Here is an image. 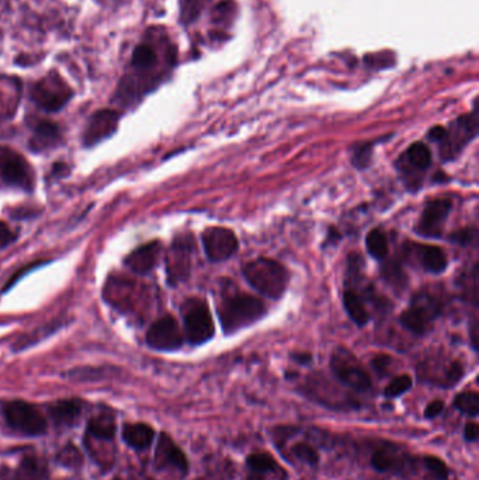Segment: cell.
Here are the masks:
<instances>
[{"label":"cell","mask_w":479,"mask_h":480,"mask_svg":"<svg viewBox=\"0 0 479 480\" xmlns=\"http://www.w3.org/2000/svg\"><path fill=\"white\" fill-rule=\"evenodd\" d=\"M242 273L247 284L254 288L263 297L271 300H280L289 287V271L287 268L267 257H257L247 261L242 267Z\"/></svg>","instance_id":"cell-1"},{"label":"cell","mask_w":479,"mask_h":480,"mask_svg":"<svg viewBox=\"0 0 479 480\" xmlns=\"http://www.w3.org/2000/svg\"><path fill=\"white\" fill-rule=\"evenodd\" d=\"M267 309L264 302L247 294H234L218 306V316L225 334H234L259 322Z\"/></svg>","instance_id":"cell-2"},{"label":"cell","mask_w":479,"mask_h":480,"mask_svg":"<svg viewBox=\"0 0 479 480\" xmlns=\"http://www.w3.org/2000/svg\"><path fill=\"white\" fill-rule=\"evenodd\" d=\"M443 312V302L429 291H419L411 300L405 312H402L401 324L414 334L423 336L427 333L434 320Z\"/></svg>","instance_id":"cell-3"},{"label":"cell","mask_w":479,"mask_h":480,"mask_svg":"<svg viewBox=\"0 0 479 480\" xmlns=\"http://www.w3.org/2000/svg\"><path fill=\"white\" fill-rule=\"evenodd\" d=\"M478 135L477 107L470 114H464L453 121L447 128L443 139L438 142V155L443 162L456 160L465 146Z\"/></svg>","instance_id":"cell-4"},{"label":"cell","mask_w":479,"mask_h":480,"mask_svg":"<svg viewBox=\"0 0 479 480\" xmlns=\"http://www.w3.org/2000/svg\"><path fill=\"white\" fill-rule=\"evenodd\" d=\"M184 337L193 346L210 342L215 334V326L210 309L204 300L191 298L181 306Z\"/></svg>","instance_id":"cell-5"},{"label":"cell","mask_w":479,"mask_h":480,"mask_svg":"<svg viewBox=\"0 0 479 480\" xmlns=\"http://www.w3.org/2000/svg\"><path fill=\"white\" fill-rule=\"evenodd\" d=\"M73 90L57 72L41 77L31 89V100L44 111L55 113L63 109L72 99Z\"/></svg>","instance_id":"cell-6"},{"label":"cell","mask_w":479,"mask_h":480,"mask_svg":"<svg viewBox=\"0 0 479 480\" xmlns=\"http://www.w3.org/2000/svg\"><path fill=\"white\" fill-rule=\"evenodd\" d=\"M330 368L338 381L356 392H367L372 386L368 372L345 347H338L333 351L330 357Z\"/></svg>","instance_id":"cell-7"},{"label":"cell","mask_w":479,"mask_h":480,"mask_svg":"<svg viewBox=\"0 0 479 480\" xmlns=\"http://www.w3.org/2000/svg\"><path fill=\"white\" fill-rule=\"evenodd\" d=\"M3 416L7 425L27 437L41 435L47 431V420L33 405L23 400H13L4 405Z\"/></svg>","instance_id":"cell-8"},{"label":"cell","mask_w":479,"mask_h":480,"mask_svg":"<svg viewBox=\"0 0 479 480\" xmlns=\"http://www.w3.org/2000/svg\"><path fill=\"white\" fill-rule=\"evenodd\" d=\"M431 152L423 142L412 143L397 160V169L409 191L419 190L423 176L431 166Z\"/></svg>","instance_id":"cell-9"},{"label":"cell","mask_w":479,"mask_h":480,"mask_svg":"<svg viewBox=\"0 0 479 480\" xmlns=\"http://www.w3.org/2000/svg\"><path fill=\"white\" fill-rule=\"evenodd\" d=\"M116 419L114 415L106 410L95 415L87 424L86 447L87 451L97 457H106L114 452Z\"/></svg>","instance_id":"cell-10"},{"label":"cell","mask_w":479,"mask_h":480,"mask_svg":"<svg viewBox=\"0 0 479 480\" xmlns=\"http://www.w3.org/2000/svg\"><path fill=\"white\" fill-rule=\"evenodd\" d=\"M0 179L4 184L26 191L33 190L36 180L30 163L7 146H0Z\"/></svg>","instance_id":"cell-11"},{"label":"cell","mask_w":479,"mask_h":480,"mask_svg":"<svg viewBox=\"0 0 479 480\" xmlns=\"http://www.w3.org/2000/svg\"><path fill=\"white\" fill-rule=\"evenodd\" d=\"M201 240L205 256L212 263L227 261L238 251L239 247L235 232L222 227L207 228L201 235Z\"/></svg>","instance_id":"cell-12"},{"label":"cell","mask_w":479,"mask_h":480,"mask_svg":"<svg viewBox=\"0 0 479 480\" xmlns=\"http://www.w3.org/2000/svg\"><path fill=\"white\" fill-rule=\"evenodd\" d=\"M451 209L453 201L450 198H436L429 201L415 227V232L421 238H440Z\"/></svg>","instance_id":"cell-13"},{"label":"cell","mask_w":479,"mask_h":480,"mask_svg":"<svg viewBox=\"0 0 479 480\" xmlns=\"http://www.w3.org/2000/svg\"><path fill=\"white\" fill-rule=\"evenodd\" d=\"M146 343L158 351H176L184 343V334L175 317L165 316L149 327Z\"/></svg>","instance_id":"cell-14"},{"label":"cell","mask_w":479,"mask_h":480,"mask_svg":"<svg viewBox=\"0 0 479 480\" xmlns=\"http://www.w3.org/2000/svg\"><path fill=\"white\" fill-rule=\"evenodd\" d=\"M155 467L159 471L179 474L180 476H184L188 471V461L184 452L168 434H161L159 437L155 452Z\"/></svg>","instance_id":"cell-15"},{"label":"cell","mask_w":479,"mask_h":480,"mask_svg":"<svg viewBox=\"0 0 479 480\" xmlns=\"http://www.w3.org/2000/svg\"><path fill=\"white\" fill-rule=\"evenodd\" d=\"M120 114L114 110H99L90 119L83 132V142L86 146H95L102 141L110 138L119 126Z\"/></svg>","instance_id":"cell-16"},{"label":"cell","mask_w":479,"mask_h":480,"mask_svg":"<svg viewBox=\"0 0 479 480\" xmlns=\"http://www.w3.org/2000/svg\"><path fill=\"white\" fill-rule=\"evenodd\" d=\"M162 246L159 241H151L144 246H139L125 258V266L135 274H148L152 271L161 256Z\"/></svg>","instance_id":"cell-17"},{"label":"cell","mask_w":479,"mask_h":480,"mask_svg":"<svg viewBox=\"0 0 479 480\" xmlns=\"http://www.w3.org/2000/svg\"><path fill=\"white\" fill-rule=\"evenodd\" d=\"M193 250V240L191 238H181L175 240L172 249V257L169 258V280L178 283L184 280L190 271V254Z\"/></svg>","instance_id":"cell-18"},{"label":"cell","mask_w":479,"mask_h":480,"mask_svg":"<svg viewBox=\"0 0 479 480\" xmlns=\"http://www.w3.org/2000/svg\"><path fill=\"white\" fill-rule=\"evenodd\" d=\"M407 249L409 251H414V254L418 257L421 268L430 274H441L448 263L444 251L431 244H408Z\"/></svg>","instance_id":"cell-19"},{"label":"cell","mask_w":479,"mask_h":480,"mask_svg":"<svg viewBox=\"0 0 479 480\" xmlns=\"http://www.w3.org/2000/svg\"><path fill=\"white\" fill-rule=\"evenodd\" d=\"M60 126L51 121H40L34 126V133L30 139V149L33 152H47L60 145Z\"/></svg>","instance_id":"cell-20"},{"label":"cell","mask_w":479,"mask_h":480,"mask_svg":"<svg viewBox=\"0 0 479 480\" xmlns=\"http://www.w3.org/2000/svg\"><path fill=\"white\" fill-rule=\"evenodd\" d=\"M50 416L58 427H72L82 413V402L77 399H65L48 408Z\"/></svg>","instance_id":"cell-21"},{"label":"cell","mask_w":479,"mask_h":480,"mask_svg":"<svg viewBox=\"0 0 479 480\" xmlns=\"http://www.w3.org/2000/svg\"><path fill=\"white\" fill-rule=\"evenodd\" d=\"M124 441L132 447L134 449H146L151 447L155 438V431L151 425L144 422L136 424H125L122 430Z\"/></svg>","instance_id":"cell-22"},{"label":"cell","mask_w":479,"mask_h":480,"mask_svg":"<svg viewBox=\"0 0 479 480\" xmlns=\"http://www.w3.org/2000/svg\"><path fill=\"white\" fill-rule=\"evenodd\" d=\"M407 459L389 449H377L371 457V465L377 472H401Z\"/></svg>","instance_id":"cell-23"},{"label":"cell","mask_w":479,"mask_h":480,"mask_svg":"<svg viewBox=\"0 0 479 480\" xmlns=\"http://www.w3.org/2000/svg\"><path fill=\"white\" fill-rule=\"evenodd\" d=\"M47 476L45 464L34 455L24 457L14 471V480H44Z\"/></svg>","instance_id":"cell-24"},{"label":"cell","mask_w":479,"mask_h":480,"mask_svg":"<svg viewBox=\"0 0 479 480\" xmlns=\"http://www.w3.org/2000/svg\"><path fill=\"white\" fill-rule=\"evenodd\" d=\"M343 305L350 319L357 326H365L370 320V315L365 302L355 290H346L343 294Z\"/></svg>","instance_id":"cell-25"},{"label":"cell","mask_w":479,"mask_h":480,"mask_svg":"<svg viewBox=\"0 0 479 480\" xmlns=\"http://www.w3.org/2000/svg\"><path fill=\"white\" fill-rule=\"evenodd\" d=\"M247 467L256 474H279L281 471L276 459L267 452H256L247 457Z\"/></svg>","instance_id":"cell-26"},{"label":"cell","mask_w":479,"mask_h":480,"mask_svg":"<svg viewBox=\"0 0 479 480\" xmlns=\"http://www.w3.org/2000/svg\"><path fill=\"white\" fill-rule=\"evenodd\" d=\"M365 246H367L370 256H372L374 258H377V260H385L387 258L388 250H389L388 249V238L381 229L375 228L367 235Z\"/></svg>","instance_id":"cell-27"},{"label":"cell","mask_w":479,"mask_h":480,"mask_svg":"<svg viewBox=\"0 0 479 480\" xmlns=\"http://www.w3.org/2000/svg\"><path fill=\"white\" fill-rule=\"evenodd\" d=\"M381 274H382V278L392 287H397V288H405L407 287V276L402 270V266L399 261H395V260H387L384 264H382V268H381Z\"/></svg>","instance_id":"cell-28"},{"label":"cell","mask_w":479,"mask_h":480,"mask_svg":"<svg viewBox=\"0 0 479 480\" xmlns=\"http://www.w3.org/2000/svg\"><path fill=\"white\" fill-rule=\"evenodd\" d=\"M454 408L470 416L477 418L479 415V395L477 392H463L456 396L454 399Z\"/></svg>","instance_id":"cell-29"},{"label":"cell","mask_w":479,"mask_h":480,"mask_svg":"<svg viewBox=\"0 0 479 480\" xmlns=\"http://www.w3.org/2000/svg\"><path fill=\"white\" fill-rule=\"evenodd\" d=\"M380 141H372V142H362L355 146L352 151V163L355 168L359 170H364L371 165L372 160V153H374V146Z\"/></svg>","instance_id":"cell-30"},{"label":"cell","mask_w":479,"mask_h":480,"mask_svg":"<svg viewBox=\"0 0 479 480\" xmlns=\"http://www.w3.org/2000/svg\"><path fill=\"white\" fill-rule=\"evenodd\" d=\"M14 82H16L14 79L13 80L4 79V82H3V79L0 77V97L1 99H16V100H18V86L17 84H14L10 90H7ZM14 111L16 110L13 107H10L3 100H0V116L1 117H10V116L14 114Z\"/></svg>","instance_id":"cell-31"},{"label":"cell","mask_w":479,"mask_h":480,"mask_svg":"<svg viewBox=\"0 0 479 480\" xmlns=\"http://www.w3.org/2000/svg\"><path fill=\"white\" fill-rule=\"evenodd\" d=\"M411 388H412V378L408 373L398 375L387 385L384 395H385V398H391V399L398 398V396L407 393Z\"/></svg>","instance_id":"cell-32"},{"label":"cell","mask_w":479,"mask_h":480,"mask_svg":"<svg viewBox=\"0 0 479 480\" xmlns=\"http://www.w3.org/2000/svg\"><path fill=\"white\" fill-rule=\"evenodd\" d=\"M57 461L65 468L77 469L82 465V454L75 445L68 444L60 449V454L57 455Z\"/></svg>","instance_id":"cell-33"},{"label":"cell","mask_w":479,"mask_h":480,"mask_svg":"<svg viewBox=\"0 0 479 480\" xmlns=\"http://www.w3.org/2000/svg\"><path fill=\"white\" fill-rule=\"evenodd\" d=\"M207 0H180V14L183 23L194 21L204 9Z\"/></svg>","instance_id":"cell-34"},{"label":"cell","mask_w":479,"mask_h":480,"mask_svg":"<svg viewBox=\"0 0 479 480\" xmlns=\"http://www.w3.org/2000/svg\"><path fill=\"white\" fill-rule=\"evenodd\" d=\"M291 452L298 459H301L302 462H305V464H308L311 467H316L319 464V454H318V451L312 445H309L306 442H297V444H294L291 447Z\"/></svg>","instance_id":"cell-35"},{"label":"cell","mask_w":479,"mask_h":480,"mask_svg":"<svg viewBox=\"0 0 479 480\" xmlns=\"http://www.w3.org/2000/svg\"><path fill=\"white\" fill-rule=\"evenodd\" d=\"M423 464H424L426 469H427L436 479H448V468H447V465H446L440 458H436V457H426V458L423 459Z\"/></svg>","instance_id":"cell-36"},{"label":"cell","mask_w":479,"mask_h":480,"mask_svg":"<svg viewBox=\"0 0 479 480\" xmlns=\"http://www.w3.org/2000/svg\"><path fill=\"white\" fill-rule=\"evenodd\" d=\"M477 238V231L475 229H460L454 234L450 235V241L453 243H457V244H463V246H467L470 244L471 241H474Z\"/></svg>","instance_id":"cell-37"},{"label":"cell","mask_w":479,"mask_h":480,"mask_svg":"<svg viewBox=\"0 0 479 480\" xmlns=\"http://www.w3.org/2000/svg\"><path fill=\"white\" fill-rule=\"evenodd\" d=\"M16 239L14 234L10 231V228L0 221V249L7 247L9 244H11Z\"/></svg>","instance_id":"cell-38"},{"label":"cell","mask_w":479,"mask_h":480,"mask_svg":"<svg viewBox=\"0 0 479 480\" xmlns=\"http://www.w3.org/2000/svg\"><path fill=\"white\" fill-rule=\"evenodd\" d=\"M444 410V403L441 400H433L431 403L427 405L424 409V418L426 419H434L437 418L441 412Z\"/></svg>","instance_id":"cell-39"},{"label":"cell","mask_w":479,"mask_h":480,"mask_svg":"<svg viewBox=\"0 0 479 480\" xmlns=\"http://www.w3.org/2000/svg\"><path fill=\"white\" fill-rule=\"evenodd\" d=\"M371 364H372V368L375 369L377 373L384 375V373L387 372L389 364H391V359H389L388 356H378V357H375V359L372 360Z\"/></svg>","instance_id":"cell-40"},{"label":"cell","mask_w":479,"mask_h":480,"mask_svg":"<svg viewBox=\"0 0 479 480\" xmlns=\"http://www.w3.org/2000/svg\"><path fill=\"white\" fill-rule=\"evenodd\" d=\"M479 435V428L478 424L474 422V421H470L465 424V428H464V437L467 441L470 442H474L478 440Z\"/></svg>","instance_id":"cell-41"},{"label":"cell","mask_w":479,"mask_h":480,"mask_svg":"<svg viewBox=\"0 0 479 480\" xmlns=\"http://www.w3.org/2000/svg\"><path fill=\"white\" fill-rule=\"evenodd\" d=\"M444 133H446V128L437 125V126L430 128V131L427 132V138H429L430 141H433V142H440V141L443 139Z\"/></svg>","instance_id":"cell-42"},{"label":"cell","mask_w":479,"mask_h":480,"mask_svg":"<svg viewBox=\"0 0 479 480\" xmlns=\"http://www.w3.org/2000/svg\"><path fill=\"white\" fill-rule=\"evenodd\" d=\"M293 360L297 361L301 365H308L312 361V356L309 353H296L293 354Z\"/></svg>","instance_id":"cell-43"}]
</instances>
